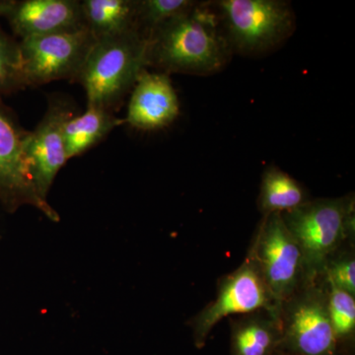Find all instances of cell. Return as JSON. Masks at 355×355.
<instances>
[{
	"label": "cell",
	"instance_id": "cell-1",
	"mask_svg": "<svg viewBox=\"0 0 355 355\" xmlns=\"http://www.w3.org/2000/svg\"><path fill=\"white\" fill-rule=\"evenodd\" d=\"M231 53L216 13L196 4L190 12L159 25L150 33L147 67L166 74L210 76L227 65Z\"/></svg>",
	"mask_w": 355,
	"mask_h": 355
},
{
	"label": "cell",
	"instance_id": "cell-2",
	"mask_svg": "<svg viewBox=\"0 0 355 355\" xmlns=\"http://www.w3.org/2000/svg\"><path fill=\"white\" fill-rule=\"evenodd\" d=\"M148 38L132 31L96 40L72 83H79L87 106L118 111L147 67Z\"/></svg>",
	"mask_w": 355,
	"mask_h": 355
},
{
	"label": "cell",
	"instance_id": "cell-3",
	"mask_svg": "<svg viewBox=\"0 0 355 355\" xmlns=\"http://www.w3.org/2000/svg\"><path fill=\"white\" fill-rule=\"evenodd\" d=\"M354 196L318 198L282 214L304 260L307 284L321 279L324 265L354 237Z\"/></svg>",
	"mask_w": 355,
	"mask_h": 355
},
{
	"label": "cell",
	"instance_id": "cell-4",
	"mask_svg": "<svg viewBox=\"0 0 355 355\" xmlns=\"http://www.w3.org/2000/svg\"><path fill=\"white\" fill-rule=\"evenodd\" d=\"M212 6L229 48L241 55H265L295 29V15L286 1L221 0Z\"/></svg>",
	"mask_w": 355,
	"mask_h": 355
},
{
	"label": "cell",
	"instance_id": "cell-5",
	"mask_svg": "<svg viewBox=\"0 0 355 355\" xmlns=\"http://www.w3.org/2000/svg\"><path fill=\"white\" fill-rule=\"evenodd\" d=\"M279 349L293 355H338L323 279L305 284L280 307Z\"/></svg>",
	"mask_w": 355,
	"mask_h": 355
},
{
	"label": "cell",
	"instance_id": "cell-6",
	"mask_svg": "<svg viewBox=\"0 0 355 355\" xmlns=\"http://www.w3.org/2000/svg\"><path fill=\"white\" fill-rule=\"evenodd\" d=\"M248 254L280 305L307 284L302 253L282 214L263 216Z\"/></svg>",
	"mask_w": 355,
	"mask_h": 355
},
{
	"label": "cell",
	"instance_id": "cell-7",
	"mask_svg": "<svg viewBox=\"0 0 355 355\" xmlns=\"http://www.w3.org/2000/svg\"><path fill=\"white\" fill-rule=\"evenodd\" d=\"M280 307L248 254L239 268L218 280L216 298L189 322L195 347H205L210 333L224 318L260 310L280 312Z\"/></svg>",
	"mask_w": 355,
	"mask_h": 355
},
{
	"label": "cell",
	"instance_id": "cell-8",
	"mask_svg": "<svg viewBox=\"0 0 355 355\" xmlns=\"http://www.w3.org/2000/svg\"><path fill=\"white\" fill-rule=\"evenodd\" d=\"M96 40L86 28L22 39L19 42L26 86L73 81Z\"/></svg>",
	"mask_w": 355,
	"mask_h": 355
},
{
	"label": "cell",
	"instance_id": "cell-9",
	"mask_svg": "<svg viewBox=\"0 0 355 355\" xmlns=\"http://www.w3.org/2000/svg\"><path fill=\"white\" fill-rule=\"evenodd\" d=\"M29 132L0 101V205L8 214L29 205L53 222L60 216L49 202L39 197L26 156V141Z\"/></svg>",
	"mask_w": 355,
	"mask_h": 355
},
{
	"label": "cell",
	"instance_id": "cell-10",
	"mask_svg": "<svg viewBox=\"0 0 355 355\" xmlns=\"http://www.w3.org/2000/svg\"><path fill=\"white\" fill-rule=\"evenodd\" d=\"M74 107L65 98H53L43 119L26 141V156L39 197L48 202L55 177L67 162L64 128L74 116Z\"/></svg>",
	"mask_w": 355,
	"mask_h": 355
},
{
	"label": "cell",
	"instance_id": "cell-11",
	"mask_svg": "<svg viewBox=\"0 0 355 355\" xmlns=\"http://www.w3.org/2000/svg\"><path fill=\"white\" fill-rule=\"evenodd\" d=\"M180 114V102L169 74L140 73L132 88L125 123L144 132L169 127Z\"/></svg>",
	"mask_w": 355,
	"mask_h": 355
},
{
	"label": "cell",
	"instance_id": "cell-12",
	"mask_svg": "<svg viewBox=\"0 0 355 355\" xmlns=\"http://www.w3.org/2000/svg\"><path fill=\"white\" fill-rule=\"evenodd\" d=\"M4 18L21 40L85 28L78 0H12Z\"/></svg>",
	"mask_w": 355,
	"mask_h": 355
},
{
	"label": "cell",
	"instance_id": "cell-13",
	"mask_svg": "<svg viewBox=\"0 0 355 355\" xmlns=\"http://www.w3.org/2000/svg\"><path fill=\"white\" fill-rule=\"evenodd\" d=\"M231 355H272L282 340L279 312L260 310L230 321Z\"/></svg>",
	"mask_w": 355,
	"mask_h": 355
},
{
	"label": "cell",
	"instance_id": "cell-14",
	"mask_svg": "<svg viewBox=\"0 0 355 355\" xmlns=\"http://www.w3.org/2000/svg\"><path fill=\"white\" fill-rule=\"evenodd\" d=\"M81 9L84 25L95 40L139 31L137 0H83Z\"/></svg>",
	"mask_w": 355,
	"mask_h": 355
},
{
	"label": "cell",
	"instance_id": "cell-15",
	"mask_svg": "<svg viewBox=\"0 0 355 355\" xmlns=\"http://www.w3.org/2000/svg\"><path fill=\"white\" fill-rule=\"evenodd\" d=\"M123 123V120L116 118L113 112L96 107L87 106L83 114H74L64 128L65 153L69 161L87 153Z\"/></svg>",
	"mask_w": 355,
	"mask_h": 355
},
{
	"label": "cell",
	"instance_id": "cell-16",
	"mask_svg": "<svg viewBox=\"0 0 355 355\" xmlns=\"http://www.w3.org/2000/svg\"><path fill=\"white\" fill-rule=\"evenodd\" d=\"M309 200L302 184L280 168L270 165L261 177L259 209L263 216L291 211Z\"/></svg>",
	"mask_w": 355,
	"mask_h": 355
},
{
	"label": "cell",
	"instance_id": "cell-17",
	"mask_svg": "<svg viewBox=\"0 0 355 355\" xmlns=\"http://www.w3.org/2000/svg\"><path fill=\"white\" fill-rule=\"evenodd\" d=\"M322 279V277H321ZM329 317L338 349L354 343L355 336V296L324 282Z\"/></svg>",
	"mask_w": 355,
	"mask_h": 355
},
{
	"label": "cell",
	"instance_id": "cell-18",
	"mask_svg": "<svg viewBox=\"0 0 355 355\" xmlns=\"http://www.w3.org/2000/svg\"><path fill=\"white\" fill-rule=\"evenodd\" d=\"M196 4L191 0H137L139 31L148 38L159 25L190 12Z\"/></svg>",
	"mask_w": 355,
	"mask_h": 355
},
{
	"label": "cell",
	"instance_id": "cell-19",
	"mask_svg": "<svg viewBox=\"0 0 355 355\" xmlns=\"http://www.w3.org/2000/svg\"><path fill=\"white\" fill-rule=\"evenodd\" d=\"M25 88L19 42L0 27V97Z\"/></svg>",
	"mask_w": 355,
	"mask_h": 355
},
{
	"label": "cell",
	"instance_id": "cell-20",
	"mask_svg": "<svg viewBox=\"0 0 355 355\" xmlns=\"http://www.w3.org/2000/svg\"><path fill=\"white\" fill-rule=\"evenodd\" d=\"M322 279L355 296V256L354 248H340L324 265Z\"/></svg>",
	"mask_w": 355,
	"mask_h": 355
},
{
	"label": "cell",
	"instance_id": "cell-21",
	"mask_svg": "<svg viewBox=\"0 0 355 355\" xmlns=\"http://www.w3.org/2000/svg\"><path fill=\"white\" fill-rule=\"evenodd\" d=\"M12 0H0V17H6Z\"/></svg>",
	"mask_w": 355,
	"mask_h": 355
},
{
	"label": "cell",
	"instance_id": "cell-22",
	"mask_svg": "<svg viewBox=\"0 0 355 355\" xmlns=\"http://www.w3.org/2000/svg\"><path fill=\"white\" fill-rule=\"evenodd\" d=\"M272 355H293L291 354H289V352H286V350L279 349H277V352H275Z\"/></svg>",
	"mask_w": 355,
	"mask_h": 355
}]
</instances>
